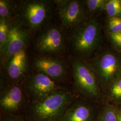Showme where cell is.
Segmentation results:
<instances>
[{"mask_svg":"<svg viewBox=\"0 0 121 121\" xmlns=\"http://www.w3.org/2000/svg\"><path fill=\"white\" fill-rule=\"evenodd\" d=\"M27 69V57L26 52L23 49L14 54L8 60L6 73L11 83H21L25 79Z\"/></svg>","mask_w":121,"mask_h":121,"instance_id":"cell-11","label":"cell"},{"mask_svg":"<svg viewBox=\"0 0 121 121\" xmlns=\"http://www.w3.org/2000/svg\"><path fill=\"white\" fill-rule=\"evenodd\" d=\"M1 89L0 113L23 116L30 101L22 82L8 84Z\"/></svg>","mask_w":121,"mask_h":121,"instance_id":"cell-2","label":"cell"},{"mask_svg":"<svg viewBox=\"0 0 121 121\" xmlns=\"http://www.w3.org/2000/svg\"><path fill=\"white\" fill-rule=\"evenodd\" d=\"M11 26L6 19H0V48L4 46L9 36Z\"/></svg>","mask_w":121,"mask_h":121,"instance_id":"cell-15","label":"cell"},{"mask_svg":"<svg viewBox=\"0 0 121 121\" xmlns=\"http://www.w3.org/2000/svg\"><path fill=\"white\" fill-rule=\"evenodd\" d=\"M28 39V36L20 23L11 26L9 36L0 52L4 58L9 59L14 54L24 49Z\"/></svg>","mask_w":121,"mask_h":121,"instance_id":"cell-9","label":"cell"},{"mask_svg":"<svg viewBox=\"0 0 121 121\" xmlns=\"http://www.w3.org/2000/svg\"><path fill=\"white\" fill-rule=\"evenodd\" d=\"M110 37L112 41L117 44V45L121 47V37L117 36L114 33H110Z\"/></svg>","mask_w":121,"mask_h":121,"instance_id":"cell-22","label":"cell"},{"mask_svg":"<svg viewBox=\"0 0 121 121\" xmlns=\"http://www.w3.org/2000/svg\"><path fill=\"white\" fill-rule=\"evenodd\" d=\"M108 28L112 33H117L121 31V17H112L109 20Z\"/></svg>","mask_w":121,"mask_h":121,"instance_id":"cell-19","label":"cell"},{"mask_svg":"<svg viewBox=\"0 0 121 121\" xmlns=\"http://www.w3.org/2000/svg\"><path fill=\"white\" fill-rule=\"evenodd\" d=\"M117 119L118 121H121V113L117 116Z\"/></svg>","mask_w":121,"mask_h":121,"instance_id":"cell-23","label":"cell"},{"mask_svg":"<svg viewBox=\"0 0 121 121\" xmlns=\"http://www.w3.org/2000/svg\"><path fill=\"white\" fill-rule=\"evenodd\" d=\"M100 31L98 23L90 20L77 27L71 37L73 50L85 56L95 51L99 45Z\"/></svg>","mask_w":121,"mask_h":121,"instance_id":"cell-3","label":"cell"},{"mask_svg":"<svg viewBox=\"0 0 121 121\" xmlns=\"http://www.w3.org/2000/svg\"><path fill=\"white\" fill-rule=\"evenodd\" d=\"M93 108L88 104L75 100L67 109L60 121H95Z\"/></svg>","mask_w":121,"mask_h":121,"instance_id":"cell-13","label":"cell"},{"mask_svg":"<svg viewBox=\"0 0 121 121\" xmlns=\"http://www.w3.org/2000/svg\"><path fill=\"white\" fill-rule=\"evenodd\" d=\"M12 13V6L9 1L0 0V19H6L10 17Z\"/></svg>","mask_w":121,"mask_h":121,"instance_id":"cell-17","label":"cell"},{"mask_svg":"<svg viewBox=\"0 0 121 121\" xmlns=\"http://www.w3.org/2000/svg\"><path fill=\"white\" fill-rule=\"evenodd\" d=\"M95 68L100 78L104 82H107L118 73L120 63L114 55L107 53L100 56L95 62Z\"/></svg>","mask_w":121,"mask_h":121,"instance_id":"cell-12","label":"cell"},{"mask_svg":"<svg viewBox=\"0 0 121 121\" xmlns=\"http://www.w3.org/2000/svg\"><path fill=\"white\" fill-rule=\"evenodd\" d=\"M36 47L41 52L59 53L65 47L64 35L56 27H49L39 35L36 42Z\"/></svg>","mask_w":121,"mask_h":121,"instance_id":"cell-8","label":"cell"},{"mask_svg":"<svg viewBox=\"0 0 121 121\" xmlns=\"http://www.w3.org/2000/svg\"><path fill=\"white\" fill-rule=\"evenodd\" d=\"M61 26L66 29L77 27L84 17L81 3L78 0L56 1Z\"/></svg>","mask_w":121,"mask_h":121,"instance_id":"cell-7","label":"cell"},{"mask_svg":"<svg viewBox=\"0 0 121 121\" xmlns=\"http://www.w3.org/2000/svg\"><path fill=\"white\" fill-rule=\"evenodd\" d=\"M33 63L38 72L43 73L56 82L62 79L66 74L65 65L57 59L41 56L35 58Z\"/></svg>","mask_w":121,"mask_h":121,"instance_id":"cell-10","label":"cell"},{"mask_svg":"<svg viewBox=\"0 0 121 121\" xmlns=\"http://www.w3.org/2000/svg\"><path fill=\"white\" fill-rule=\"evenodd\" d=\"M105 8L108 16L118 17L121 14V1L119 0H111L106 2Z\"/></svg>","mask_w":121,"mask_h":121,"instance_id":"cell-14","label":"cell"},{"mask_svg":"<svg viewBox=\"0 0 121 121\" xmlns=\"http://www.w3.org/2000/svg\"><path fill=\"white\" fill-rule=\"evenodd\" d=\"M106 2L104 0H86L87 7L90 11H95L105 7Z\"/></svg>","mask_w":121,"mask_h":121,"instance_id":"cell-18","label":"cell"},{"mask_svg":"<svg viewBox=\"0 0 121 121\" xmlns=\"http://www.w3.org/2000/svg\"><path fill=\"white\" fill-rule=\"evenodd\" d=\"M0 121H26L23 116H13L0 113Z\"/></svg>","mask_w":121,"mask_h":121,"instance_id":"cell-21","label":"cell"},{"mask_svg":"<svg viewBox=\"0 0 121 121\" xmlns=\"http://www.w3.org/2000/svg\"><path fill=\"white\" fill-rule=\"evenodd\" d=\"M21 16L23 23L30 29H35L45 22L50 11L48 2L43 0H29L23 3Z\"/></svg>","mask_w":121,"mask_h":121,"instance_id":"cell-6","label":"cell"},{"mask_svg":"<svg viewBox=\"0 0 121 121\" xmlns=\"http://www.w3.org/2000/svg\"><path fill=\"white\" fill-rule=\"evenodd\" d=\"M22 83L30 102L41 99L56 91L67 89L48 76L38 72L27 76Z\"/></svg>","mask_w":121,"mask_h":121,"instance_id":"cell-4","label":"cell"},{"mask_svg":"<svg viewBox=\"0 0 121 121\" xmlns=\"http://www.w3.org/2000/svg\"><path fill=\"white\" fill-rule=\"evenodd\" d=\"M112 96L117 99H121V78L113 82L110 87Z\"/></svg>","mask_w":121,"mask_h":121,"instance_id":"cell-20","label":"cell"},{"mask_svg":"<svg viewBox=\"0 0 121 121\" xmlns=\"http://www.w3.org/2000/svg\"><path fill=\"white\" fill-rule=\"evenodd\" d=\"M114 34H115V35H117V36H119V37H121V32L117 33H114Z\"/></svg>","mask_w":121,"mask_h":121,"instance_id":"cell-24","label":"cell"},{"mask_svg":"<svg viewBox=\"0 0 121 121\" xmlns=\"http://www.w3.org/2000/svg\"><path fill=\"white\" fill-rule=\"evenodd\" d=\"M76 99L73 92L67 88L56 91L30 102L23 116L26 121H60Z\"/></svg>","mask_w":121,"mask_h":121,"instance_id":"cell-1","label":"cell"},{"mask_svg":"<svg viewBox=\"0 0 121 121\" xmlns=\"http://www.w3.org/2000/svg\"><path fill=\"white\" fill-rule=\"evenodd\" d=\"M96 121H118L117 116L113 109L107 108L101 113Z\"/></svg>","mask_w":121,"mask_h":121,"instance_id":"cell-16","label":"cell"},{"mask_svg":"<svg viewBox=\"0 0 121 121\" xmlns=\"http://www.w3.org/2000/svg\"><path fill=\"white\" fill-rule=\"evenodd\" d=\"M73 76L75 86L82 94L91 97H98L99 86L92 70L80 60L72 62Z\"/></svg>","mask_w":121,"mask_h":121,"instance_id":"cell-5","label":"cell"}]
</instances>
